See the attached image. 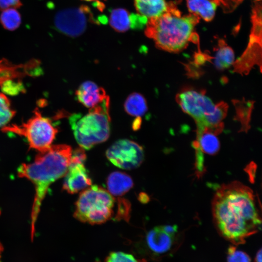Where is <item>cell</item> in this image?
<instances>
[{"label":"cell","mask_w":262,"mask_h":262,"mask_svg":"<svg viewBox=\"0 0 262 262\" xmlns=\"http://www.w3.org/2000/svg\"><path fill=\"white\" fill-rule=\"evenodd\" d=\"M213 215L219 233L235 245L256 233L261 224L253 191L239 182L220 186L212 202Z\"/></svg>","instance_id":"cell-1"},{"label":"cell","mask_w":262,"mask_h":262,"mask_svg":"<svg viewBox=\"0 0 262 262\" xmlns=\"http://www.w3.org/2000/svg\"><path fill=\"white\" fill-rule=\"evenodd\" d=\"M72 150L66 144L51 145L47 150L39 152L33 162L22 164L18 168V176L31 181L34 186L35 195L31 213V237L42 202L49 186L65 175L70 164Z\"/></svg>","instance_id":"cell-2"},{"label":"cell","mask_w":262,"mask_h":262,"mask_svg":"<svg viewBox=\"0 0 262 262\" xmlns=\"http://www.w3.org/2000/svg\"><path fill=\"white\" fill-rule=\"evenodd\" d=\"M200 17L192 13L181 16L180 12L169 4L167 10L161 16L148 19L145 34L153 40L159 49L176 52L183 49L192 39L196 40L195 27Z\"/></svg>","instance_id":"cell-3"},{"label":"cell","mask_w":262,"mask_h":262,"mask_svg":"<svg viewBox=\"0 0 262 262\" xmlns=\"http://www.w3.org/2000/svg\"><path fill=\"white\" fill-rule=\"evenodd\" d=\"M176 98L183 112L196 121L197 132L208 130L218 134L222 131L228 109L225 102L215 104L203 93L192 90L179 94Z\"/></svg>","instance_id":"cell-4"},{"label":"cell","mask_w":262,"mask_h":262,"mask_svg":"<svg viewBox=\"0 0 262 262\" xmlns=\"http://www.w3.org/2000/svg\"><path fill=\"white\" fill-rule=\"evenodd\" d=\"M110 98L90 108L87 114H75L69 120L74 137L82 148L90 149L106 141L110 134Z\"/></svg>","instance_id":"cell-5"},{"label":"cell","mask_w":262,"mask_h":262,"mask_svg":"<svg viewBox=\"0 0 262 262\" xmlns=\"http://www.w3.org/2000/svg\"><path fill=\"white\" fill-rule=\"evenodd\" d=\"M114 199L102 187L93 185L83 191L75 204L74 216L80 221L100 224L113 215Z\"/></svg>","instance_id":"cell-6"},{"label":"cell","mask_w":262,"mask_h":262,"mask_svg":"<svg viewBox=\"0 0 262 262\" xmlns=\"http://www.w3.org/2000/svg\"><path fill=\"white\" fill-rule=\"evenodd\" d=\"M2 128L3 132H12L24 136L30 147L39 152L47 150L52 145L58 132L51 120L42 116L37 109L33 116L27 122L20 125L5 126Z\"/></svg>","instance_id":"cell-7"},{"label":"cell","mask_w":262,"mask_h":262,"mask_svg":"<svg viewBox=\"0 0 262 262\" xmlns=\"http://www.w3.org/2000/svg\"><path fill=\"white\" fill-rule=\"evenodd\" d=\"M96 23L89 8L82 5L71 8L58 12L54 20L58 30L70 37H77L85 31L88 21Z\"/></svg>","instance_id":"cell-8"},{"label":"cell","mask_w":262,"mask_h":262,"mask_svg":"<svg viewBox=\"0 0 262 262\" xmlns=\"http://www.w3.org/2000/svg\"><path fill=\"white\" fill-rule=\"evenodd\" d=\"M107 159L115 165L126 170L139 167L144 159L142 147L137 143L128 139L115 142L107 150Z\"/></svg>","instance_id":"cell-9"},{"label":"cell","mask_w":262,"mask_h":262,"mask_svg":"<svg viewBox=\"0 0 262 262\" xmlns=\"http://www.w3.org/2000/svg\"><path fill=\"white\" fill-rule=\"evenodd\" d=\"M86 158L82 148L79 147L72 151L63 185V189L67 193L73 194L91 185V179L84 164Z\"/></svg>","instance_id":"cell-10"},{"label":"cell","mask_w":262,"mask_h":262,"mask_svg":"<svg viewBox=\"0 0 262 262\" xmlns=\"http://www.w3.org/2000/svg\"><path fill=\"white\" fill-rule=\"evenodd\" d=\"M176 236L165 232L161 226L150 230L146 235V243L149 250L157 255L170 252L176 245Z\"/></svg>","instance_id":"cell-11"},{"label":"cell","mask_w":262,"mask_h":262,"mask_svg":"<svg viewBox=\"0 0 262 262\" xmlns=\"http://www.w3.org/2000/svg\"><path fill=\"white\" fill-rule=\"evenodd\" d=\"M78 100L89 109L101 103L109 97L104 89L92 81L82 82L76 92Z\"/></svg>","instance_id":"cell-12"},{"label":"cell","mask_w":262,"mask_h":262,"mask_svg":"<svg viewBox=\"0 0 262 262\" xmlns=\"http://www.w3.org/2000/svg\"><path fill=\"white\" fill-rule=\"evenodd\" d=\"M109 192L115 196H120L128 192L133 185L131 177L125 173L115 171L111 173L107 179Z\"/></svg>","instance_id":"cell-13"},{"label":"cell","mask_w":262,"mask_h":262,"mask_svg":"<svg viewBox=\"0 0 262 262\" xmlns=\"http://www.w3.org/2000/svg\"><path fill=\"white\" fill-rule=\"evenodd\" d=\"M134 3L138 13L148 19L161 16L169 6L165 0H134Z\"/></svg>","instance_id":"cell-14"},{"label":"cell","mask_w":262,"mask_h":262,"mask_svg":"<svg viewBox=\"0 0 262 262\" xmlns=\"http://www.w3.org/2000/svg\"><path fill=\"white\" fill-rule=\"evenodd\" d=\"M190 13L194 14L206 21H210L214 17L218 6L213 0H187Z\"/></svg>","instance_id":"cell-15"},{"label":"cell","mask_w":262,"mask_h":262,"mask_svg":"<svg viewBox=\"0 0 262 262\" xmlns=\"http://www.w3.org/2000/svg\"><path fill=\"white\" fill-rule=\"evenodd\" d=\"M124 108L128 114L137 117L143 115L147 109L145 98L137 93H132L128 96L124 103Z\"/></svg>","instance_id":"cell-16"},{"label":"cell","mask_w":262,"mask_h":262,"mask_svg":"<svg viewBox=\"0 0 262 262\" xmlns=\"http://www.w3.org/2000/svg\"><path fill=\"white\" fill-rule=\"evenodd\" d=\"M109 23L118 32H125L131 28L130 14L123 8L113 9L110 14Z\"/></svg>","instance_id":"cell-17"},{"label":"cell","mask_w":262,"mask_h":262,"mask_svg":"<svg viewBox=\"0 0 262 262\" xmlns=\"http://www.w3.org/2000/svg\"><path fill=\"white\" fill-rule=\"evenodd\" d=\"M234 55L231 48L227 46L223 41L220 42L214 60L216 67L219 69L228 68L234 63Z\"/></svg>","instance_id":"cell-18"},{"label":"cell","mask_w":262,"mask_h":262,"mask_svg":"<svg viewBox=\"0 0 262 262\" xmlns=\"http://www.w3.org/2000/svg\"><path fill=\"white\" fill-rule=\"evenodd\" d=\"M0 22L6 30L13 31L17 29L21 23V17L16 9L10 8L2 11Z\"/></svg>","instance_id":"cell-19"},{"label":"cell","mask_w":262,"mask_h":262,"mask_svg":"<svg viewBox=\"0 0 262 262\" xmlns=\"http://www.w3.org/2000/svg\"><path fill=\"white\" fill-rule=\"evenodd\" d=\"M15 113L9 99L5 95L0 93V128L6 126Z\"/></svg>","instance_id":"cell-20"},{"label":"cell","mask_w":262,"mask_h":262,"mask_svg":"<svg viewBox=\"0 0 262 262\" xmlns=\"http://www.w3.org/2000/svg\"><path fill=\"white\" fill-rule=\"evenodd\" d=\"M105 262H146L144 259H138L132 255L123 252H113L106 257Z\"/></svg>","instance_id":"cell-21"},{"label":"cell","mask_w":262,"mask_h":262,"mask_svg":"<svg viewBox=\"0 0 262 262\" xmlns=\"http://www.w3.org/2000/svg\"><path fill=\"white\" fill-rule=\"evenodd\" d=\"M227 262H251V259L245 252L230 246L228 250Z\"/></svg>","instance_id":"cell-22"},{"label":"cell","mask_w":262,"mask_h":262,"mask_svg":"<svg viewBox=\"0 0 262 262\" xmlns=\"http://www.w3.org/2000/svg\"><path fill=\"white\" fill-rule=\"evenodd\" d=\"M222 11L227 14L235 11L242 3L244 0H213Z\"/></svg>","instance_id":"cell-23"},{"label":"cell","mask_w":262,"mask_h":262,"mask_svg":"<svg viewBox=\"0 0 262 262\" xmlns=\"http://www.w3.org/2000/svg\"><path fill=\"white\" fill-rule=\"evenodd\" d=\"M131 28L133 29H139L146 25L148 19L139 14H130Z\"/></svg>","instance_id":"cell-24"},{"label":"cell","mask_w":262,"mask_h":262,"mask_svg":"<svg viewBox=\"0 0 262 262\" xmlns=\"http://www.w3.org/2000/svg\"><path fill=\"white\" fill-rule=\"evenodd\" d=\"M22 3L20 0H0V10L13 8H19L21 7Z\"/></svg>","instance_id":"cell-25"},{"label":"cell","mask_w":262,"mask_h":262,"mask_svg":"<svg viewBox=\"0 0 262 262\" xmlns=\"http://www.w3.org/2000/svg\"><path fill=\"white\" fill-rule=\"evenodd\" d=\"M161 227L163 230L167 233L172 236H176L178 232L177 225H164L161 226Z\"/></svg>","instance_id":"cell-26"},{"label":"cell","mask_w":262,"mask_h":262,"mask_svg":"<svg viewBox=\"0 0 262 262\" xmlns=\"http://www.w3.org/2000/svg\"><path fill=\"white\" fill-rule=\"evenodd\" d=\"M262 249L261 248L257 253L254 262H262Z\"/></svg>","instance_id":"cell-27"},{"label":"cell","mask_w":262,"mask_h":262,"mask_svg":"<svg viewBox=\"0 0 262 262\" xmlns=\"http://www.w3.org/2000/svg\"><path fill=\"white\" fill-rule=\"evenodd\" d=\"M82 0L86 1H95L97 0Z\"/></svg>","instance_id":"cell-28"},{"label":"cell","mask_w":262,"mask_h":262,"mask_svg":"<svg viewBox=\"0 0 262 262\" xmlns=\"http://www.w3.org/2000/svg\"></svg>","instance_id":"cell-29"}]
</instances>
